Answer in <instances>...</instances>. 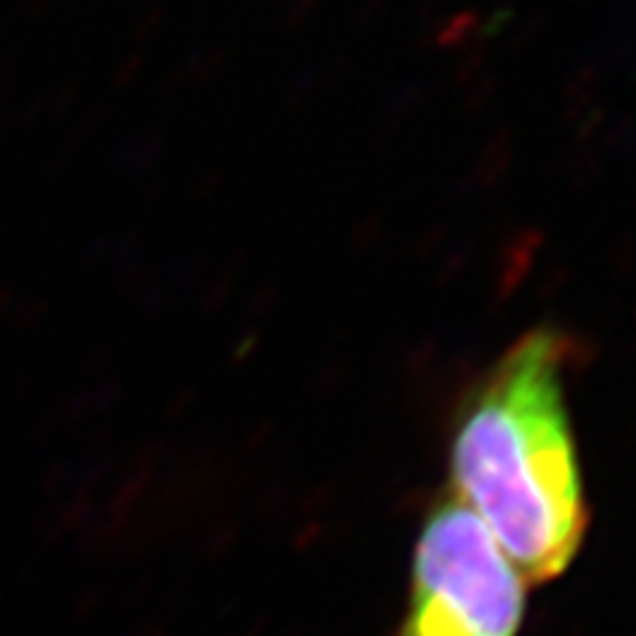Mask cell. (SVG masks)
<instances>
[{
  "mask_svg": "<svg viewBox=\"0 0 636 636\" xmlns=\"http://www.w3.org/2000/svg\"><path fill=\"white\" fill-rule=\"evenodd\" d=\"M570 340L533 329L470 390L451 432L454 499L525 583L562 576L589 528L565 395Z\"/></svg>",
  "mask_w": 636,
  "mask_h": 636,
  "instance_id": "obj_1",
  "label": "cell"
},
{
  "mask_svg": "<svg viewBox=\"0 0 636 636\" xmlns=\"http://www.w3.org/2000/svg\"><path fill=\"white\" fill-rule=\"evenodd\" d=\"M525 586L483 523L446 496L419 530L398 636H517Z\"/></svg>",
  "mask_w": 636,
  "mask_h": 636,
  "instance_id": "obj_2",
  "label": "cell"
}]
</instances>
